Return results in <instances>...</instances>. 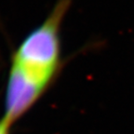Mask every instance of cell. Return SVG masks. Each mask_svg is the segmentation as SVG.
<instances>
[{"instance_id": "cell-1", "label": "cell", "mask_w": 134, "mask_h": 134, "mask_svg": "<svg viewBox=\"0 0 134 134\" xmlns=\"http://www.w3.org/2000/svg\"><path fill=\"white\" fill-rule=\"evenodd\" d=\"M72 0H57L47 19L23 42L14 64L32 81L45 88L60 63V28Z\"/></svg>"}, {"instance_id": "cell-2", "label": "cell", "mask_w": 134, "mask_h": 134, "mask_svg": "<svg viewBox=\"0 0 134 134\" xmlns=\"http://www.w3.org/2000/svg\"><path fill=\"white\" fill-rule=\"evenodd\" d=\"M44 87L32 81L13 65L8 86L6 118L12 122L36 100Z\"/></svg>"}, {"instance_id": "cell-3", "label": "cell", "mask_w": 134, "mask_h": 134, "mask_svg": "<svg viewBox=\"0 0 134 134\" xmlns=\"http://www.w3.org/2000/svg\"><path fill=\"white\" fill-rule=\"evenodd\" d=\"M9 124H10V122L8 121L6 117L0 122V134H7Z\"/></svg>"}]
</instances>
